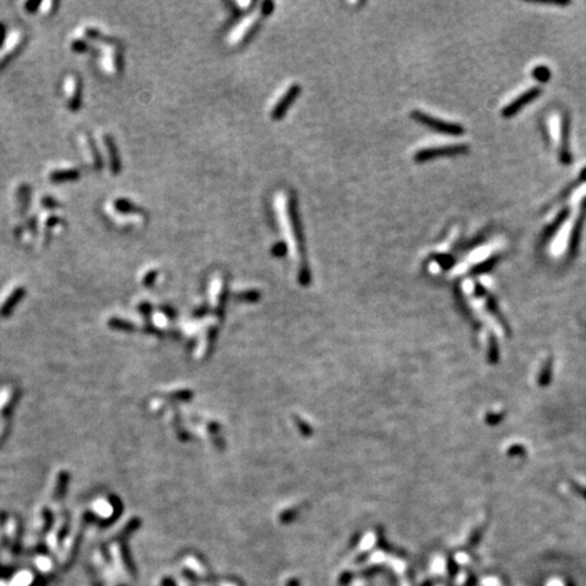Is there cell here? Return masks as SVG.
<instances>
[{
  "mask_svg": "<svg viewBox=\"0 0 586 586\" xmlns=\"http://www.w3.org/2000/svg\"><path fill=\"white\" fill-rule=\"evenodd\" d=\"M268 13H270V9L269 10L260 9V13L259 11H254V13L250 14L248 17L244 18L243 21L235 26V29L232 30V33H231L230 38H228V42H230L231 45H238V43H240L242 41H244L248 35L251 34L252 31L255 30L256 26H258V23H259V21L262 19V15Z\"/></svg>",
  "mask_w": 586,
  "mask_h": 586,
  "instance_id": "obj_2",
  "label": "cell"
},
{
  "mask_svg": "<svg viewBox=\"0 0 586 586\" xmlns=\"http://www.w3.org/2000/svg\"><path fill=\"white\" fill-rule=\"evenodd\" d=\"M274 206L277 212V219L281 226V231L285 236V242L292 254V258L297 262L301 270L304 269L303 260V244H301V235L299 231V224L296 219L295 208L288 200L285 193H278L274 200Z\"/></svg>",
  "mask_w": 586,
  "mask_h": 586,
  "instance_id": "obj_1",
  "label": "cell"
},
{
  "mask_svg": "<svg viewBox=\"0 0 586 586\" xmlns=\"http://www.w3.org/2000/svg\"><path fill=\"white\" fill-rule=\"evenodd\" d=\"M41 6V2L39 0H29L26 5H25V9H26L27 13H35L37 10H38V7Z\"/></svg>",
  "mask_w": 586,
  "mask_h": 586,
  "instance_id": "obj_19",
  "label": "cell"
},
{
  "mask_svg": "<svg viewBox=\"0 0 586 586\" xmlns=\"http://www.w3.org/2000/svg\"><path fill=\"white\" fill-rule=\"evenodd\" d=\"M19 50H21V43H19V45H17L15 48L10 49L9 52L6 53L5 56H3V57H2V59H0V71L3 70V68H5V67H6V65L9 64L10 61L13 60L14 57L17 56L18 52H19Z\"/></svg>",
  "mask_w": 586,
  "mask_h": 586,
  "instance_id": "obj_14",
  "label": "cell"
},
{
  "mask_svg": "<svg viewBox=\"0 0 586 586\" xmlns=\"http://www.w3.org/2000/svg\"><path fill=\"white\" fill-rule=\"evenodd\" d=\"M41 205L46 209H57L61 206L60 202L56 198L50 197V195H43L42 198H41Z\"/></svg>",
  "mask_w": 586,
  "mask_h": 586,
  "instance_id": "obj_15",
  "label": "cell"
},
{
  "mask_svg": "<svg viewBox=\"0 0 586 586\" xmlns=\"http://www.w3.org/2000/svg\"><path fill=\"white\" fill-rule=\"evenodd\" d=\"M414 117L417 118L418 121H421L422 124L433 128V129L443 132V133H448V135H460L463 133V128L455 124H448V122L440 121L439 118H434L432 116L426 113H421V112H414Z\"/></svg>",
  "mask_w": 586,
  "mask_h": 586,
  "instance_id": "obj_4",
  "label": "cell"
},
{
  "mask_svg": "<svg viewBox=\"0 0 586 586\" xmlns=\"http://www.w3.org/2000/svg\"><path fill=\"white\" fill-rule=\"evenodd\" d=\"M57 224H61V219H60V217L50 216L48 219V220H46V228H48V230H52V228H55V227H56Z\"/></svg>",
  "mask_w": 586,
  "mask_h": 586,
  "instance_id": "obj_20",
  "label": "cell"
},
{
  "mask_svg": "<svg viewBox=\"0 0 586 586\" xmlns=\"http://www.w3.org/2000/svg\"><path fill=\"white\" fill-rule=\"evenodd\" d=\"M464 147H443V148H428V149H419L415 153L417 161H425L429 157L439 156V155H451V153H459L463 152Z\"/></svg>",
  "mask_w": 586,
  "mask_h": 586,
  "instance_id": "obj_6",
  "label": "cell"
},
{
  "mask_svg": "<svg viewBox=\"0 0 586 586\" xmlns=\"http://www.w3.org/2000/svg\"><path fill=\"white\" fill-rule=\"evenodd\" d=\"M5 38H6V27L5 25L0 23V46H2L3 42H5Z\"/></svg>",
  "mask_w": 586,
  "mask_h": 586,
  "instance_id": "obj_21",
  "label": "cell"
},
{
  "mask_svg": "<svg viewBox=\"0 0 586 586\" xmlns=\"http://www.w3.org/2000/svg\"><path fill=\"white\" fill-rule=\"evenodd\" d=\"M84 34H86L88 38L95 39V41H98V39H106L103 35L100 34V31L94 29V27H88V29H86V33H84Z\"/></svg>",
  "mask_w": 586,
  "mask_h": 586,
  "instance_id": "obj_17",
  "label": "cell"
},
{
  "mask_svg": "<svg viewBox=\"0 0 586 586\" xmlns=\"http://www.w3.org/2000/svg\"><path fill=\"white\" fill-rule=\"evenodd\" d=\"M80 178V173L75 169H64V170H56L49 175L50 182L53 183H63V182H72L76 179Z\"/></svg>",
  "mask_w": 586,
  "mask_h": 586,
  "instance_id": "obj_7",
  "label": "cell"
},
{
  "mask_svg": "<svg viewBox=\"0 0 586 586\" xmlns=\"http://www.w3.org/2000/svg\"><path fill=\"white\" fill-rule=\"evenodd\" d=\"M113 205L114 209H116L117 212L124 213V215H132V213L141 212V209H140L136 204H133L132 201L128 200V198H117V200L114 201Z\"/></svg>",
  "mask_w": 586,
  "mask_h": 586,
  "instance_id": "obj_10",
  "label": "cell"
},
{
  "mask_svg": "<svg viewBox=\"0 0 586 586\" xmlns=\"http://www.w3.org/2000/svg\"><path fill=\"white\" fill-rule=\"evenodd\" d=\"M104 147L108 149V156L109 162H110V170L114 175H118L121 173L122 165H121V156H120V152H118L117 144L114 141L113 136L104 135L103 137Z\"/></svg>",
  "mask_w": 586,
  "mask_h": 586,
  "instance_id": "obj_5",
  "label": "cell"
},
{
  "mask_svg": "<svg viewBox=\"0 0 586 586\" xmlns=\"http://www.w3.org/2000/svg\"><path fill=\"white\" fill-rule=\"evenodd\" d=\"M88 148H90V151H91V155H92V159H94V165H95V167L98 170L102 169V166H103V163H102V156H100L99 153V149H98V147H96L95 141L88 136Z\"/></svg>",
  "mask_w": 586,
  "mask_h": 586,
  "instance_id": "obj_13",
  "label": "cell"
},
{
  "mask_svg": "<svg viewBox=\"0 0 586 586\" xmlns=\"http://www.w3.org/2000/svg\"><path fill=\"white\" fill-rule=\"evenodd\" d=\"M538 90H530V91L525 92L524 95L518 96L514 102H513L512 104H509V106H506V109H505L504 114L505 116H512V114H514L518 110V109L522 106L524 103H526L528 100L534 99V96L538 95Z\"/></svg>",
  "mask_w": 586,
  "mask_h": 586,
  "instance_id": "obj_8",
  "label": "cell"
},
{
  "mask_svg": "<svg viewBox=\"0 0 586 586\" xmlns=\"http://www.w3.org/2000/svg\"><path fill=\"white\" fill-rule=\"evenodd\" d=\"M535 76H536V79H539V80L546 82L548 79V76H550V74H548V70L546 67H540L538 70H535Z\"/></svg>",
  "mask_w": 586,
  "mask_h": 586,
  "instance_id": "obj_18",
  "label": "cell"
},
{
  "mask_svg": "<svg viewBox=\"0 0 586 586\" xmlns=\"http://www.w3.org/2000/svg\"><path fill=\"white\" fill-rule=\"evenodd\" d=\"M23 295H25V289H23V288H18V289H15V291L11 293V296H10L9 299H7L5 305H3L2 313H9L10 311L14 308V305L23 297Z\"/></svg>",
  "mask_w": 586,
  "mask_h": 586,
  "instance_id": "obj_11",
  "label": "cell"
},
{
  "mask_svg": "<svg viewBox=\"0 0 586 586\" xmlns=\"http://www.w3.org/2000/svg\"><path fill=\"white\" fill-rule=\"evenodd\" d=\"M71 49L76 53H84L90 49V46H88V43L84 42L83 39H74L72 43H71Z\"/></svg>",
  "mask_w": 586,
  "mask_h": 586,
  "instance_id": "obj_16",
  "label": "cell"
},
{
  "mask_svg": "<svg viewBox=\"0 0 586 586\" xmlns=\"http://www.w3.org/2000/svg\"><path fill=\"white\" fill-rule=\"evenodd\" d=\"M299 91L300 88L297 84H289L284 91H281L278 94L276 100L273 102V104L270 106V116H272L274 120H277V118H280L281 116H284L285 112L288 110V108L292 104V102L296 99V96H297Z\"/></svg>",
  "mask_w": 586,
  "mask_h": 586,
  "instance_id": "obj_3",
  "label": "cell"
},
{
  "mask_svg": "<svg viewBox=\"0 0 586 586\" xmlns=\"http://www.w3.org/2000/svg\"><path fill=\"white\" fill-rule=\"evenodd\" d=\"M155 276H156V272H151V273L148 274L147 277H145V284H149L151 281H153Z\"/></svg>",
  "mask_w": 586,
  "mask_h": 586,
  "instance_id": "obj_22",
  "label": "cell"
},
{
  "mask_svg": "<svg viewBox=\"0 0 586 586\" xmlns=\"http://www.w3.org/2000/svg\"><path fill=\"white\" fill-rule=\"evenodd\" d=\"M82 82H80V79L76 78L74 84V92H72V96H71L70 102H68V108H70L71 112H78L79 109H80V106H82Z\"/></svg>",
  "mask_w": 586,
  "mask_h": 586,
  "instance_id": "obj_9",
  "label": "cell"
},
{
  "mask_svg": "<svg viewBox=\"0 0 586 586\" xmlns=\"http://www.w3.org/2000/svg\"><path fill=\"white\" fill-rule=\"evenodd\" d=\"M30 187L27 186L26 183H23L21 187H19V191H18V198H19V202H21V210L23 213L26 212L27 208H29V201H30Z\"/></svg>",
  "mask_w": 586,
  "mask_h": 586,
  "instance_id": "obj_12",
  "label": "cell"
}]
</instances>
